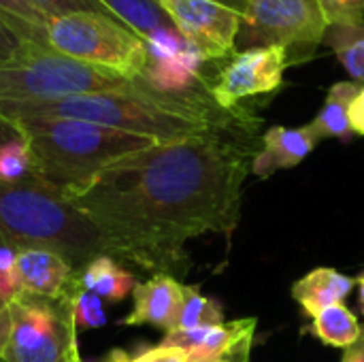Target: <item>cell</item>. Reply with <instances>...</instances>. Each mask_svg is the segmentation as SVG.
Instances as JSON below:
<instances>
[{"mask_svg": "<svg viewBox=\"0 0 364 362\" xmlns=\"http://www.w3.org/2000/svg\"><path fill=\"white\" fill-rule=\"evenodd\" d=\"M26 43H30V41H26V38L13 28V23H11L4 15H0V64L11 62V60L23 49Z\"/></svg>", "mask_w": 364, "mask_h": 362, "instance_id": "obj_29", "label": "cell"}, {"mask_svg": "<svg viewBox=\"0 0 364 362\" xmlns=\"http://www.w3.org/2000/svg\"><path fill=\"white\" fill-rule=\"evenodd\" d=\"M105 9L143 41L160 30H173V21L158 0H100Z\"/></svg>", "mask_w": 364, "mask_h": 362, "instance_id": "obj_19", "label": "cell"}, {"mask_svg": "<svg viewBox=\"0 0 364 362\" xmlns=\"http://www.w3.org/2000/svg\"><path fill=\"white\" fill-rule=\"evenodd\" d=\"M32 151L34 177L68 194L90 183L117 160L158 145L154 139L70 117L13 122Z\"/></svg>", "mask_w": 364, "mask_h": 362, "instance_id": "obj_4", "label": "cell"}, {"mask_svg": "<svg viewBox=\"0 0 364 362\" xmlns=\"http://www.w3.org/2000/svg\"><path fill=\"white\" fill-rule=\"evenodd\" d=\"M19 137H21L19 128H17L13 122L0 117V145H4V143H9V141H15V139H19Z\"/></svg>", "mask_w": 364, "mask_h": 362, "instance_id": "obj_33", "label": "cell"}, {"mask_svg": "<svg viewBox=\"0 0 364 362\" xmlns=\"http://www.w3.org/2000/svg\"><path fill=\"white\" fill-rule=\"evenodd\" d=\"M348 70V75L364 85V21L331 23L324 32V41Z\"/></svg>", "mask_w": 364, "mask_h": 362, "instance_id": "obj_20", "label": "cell"}, {"mask_svg": "<svg viewBox=\"0 0 364 362\" xmlns=\"http://www.w3.org/2000/svg\"><path fill=\"white\" fill-rule=\"evenodd\" d=\"M49 17L75 11H90V13H107L111 15L100 0H34Z\"/></svg>", "mask_w": 364, "mask_h": 362, "instance_id": "obj_28", "label": "cell"}, {"mask_svg": "<svg viewBox=\"0 0 364 362\" xmlns=\"http://www.w3.org/2000/svg\"><path fill=\"white\" fill-rule=\"evenodd\" d=\"M320 137L309 124L301 128L273 126L262 137V149L254 156L252 173L267 179L277 171L294 169L316 149Z\"/></svg>", "mask_w": 364, "mask_h": 362, "instance_id": "obj_14", "label": "cell"}, {"mask_svg": "<svg viewBox=\"0 0 364 362\" xmlns=\"http://www.w3.org/2000/svg\"><path fill=\"white\" fill-rule=\"evenodd\" d=\"M311 333L324 346L348 350L352 344L358 341L363 326H360L358 318L343 303H339V305H331L314 316Z\"/></svg>", "mask_w": 364, "mask_h": 362, "instance_id": "obj_21", "label": "cell"}, {"mask_svg": "<svg viewBox=\"0 0 364 362\" xmlns=\"http://www.w3.org/2000/svg\"><path fill=\"white\" fill-rule=\"evenodd\" d=\"M17 269L21 294L45 301L66 299L77 277V271L60 254L43 247L17 250Z\"/></svg>", "mask_w": 364, "mask_h": 362, "instance_id": "obj_13", "label": "cell"}, {"mask_svg": "<svg viewBox=\"0 0 364 362\" xmlns=\"http://www.w3.org/2000/svg\"><path fill=\"white\" fill-rule=\"evenodd\" d=\"M350 124H352L356 134L364 137V85L360 87L358 96L354 98V102L350 107Z\"/></svg>", "mask_w": 364, "mask_h": 362, "instance_id": "obj_30", "label": "cell"}, {"mask_svg": "<svg viewBox=\"0 0 364 362\" xmlns=\"http://www.w3.org/2000/svg\"><path fill=\"white\" fill-rule=\"evenodd\" d=\"M34 175L32 151L23 137L0 145V183H19Z\"/></svg>", "mask_w": 364, "mask_h": 362, "instance_id": "obj_24", "label": "cell"}, {"mask_svg": "<svg viewBox=\"0 0 364 362\" xmlns=\"http://www.w3.org/2000/svg\"><path fill=\"white\" fill-rule=\"evenodd\" d=\"M356 286H358V292H360V309H363V314H364V273L358 275Z\"/></svg>", "mask_w": 364, "mask_h": 362, "instance_id": "obj_34", "label": "cell"}, {"mask_svg": "<svg viewBox=\"0 0 364 362\" xmlns=\"http://www.w3.org/2000/svg\"><path fill=\"white\" fill-rule=\"evenodd\" d=\"M134 81L66 58L47 45L26 43L6 64H0V105L38 102L75 94L119 90Z\"/></svg>", "mask_w": 364, "mask_h": 362, "instance_id": "obj_6", "label": "cell"}, {"mask_svg": "<svg viewBox=\"0 0 364 362\" xmlns=\"http://www.w3.org/2000/svg\"><path fill=\"white\" fill-rule=\"evenodd\" d=\"M0 15H4L26 41L47 45L45 28L49 15L34 0H0Z\"/></svg>", "mask_w": 364, "mask_h": 362, "instance_id": "obj_22", "label": "cell"}, {"mask_svg": "<svg viewBox=\"0 0 364 362\" xmlns=\"http://www.w3.org/2000/svg\"><path fill=\"white\" fill-rule=\"evenodd\" d=\"M326 23L364 21V0H318Z\"/></svg>", "mask_w": 364, "mask_h": 362, "instance_id": "obj_27", "label": "cell"}, {"mask_svg": "<svg viewBox=\"0 0 364 362\" xmlns=\"http://www.w3.org/2000/svg\"><path fill=\"white\" fill-rule=\"evenodd\" d=\"M0 241L15 250H51L77 273L94 258L109 256V245L94 222L64 192L34 175L19 183H0Z\"/></svg>", "mask_w": 364, "mask_h": 362, "instance_id": "obj_3", "label": "cell"}, {"mask_svg": "<svg viewBox=\"0 0 364 362\" xmlns=\"http://www.w3.org/2000/svg\"><path fill=\"white\" fill-rule=\"evenodd\" d=\"M66 299L70 303L77 331H94V329H102L107 324V312H105L102 299L83 290L77 284V277H75V284H73L70 292L66 294Z\"/></svg>", "mask_w": 364, "mask_h": 362, "instance_id": "obj_25", "label": "cell"}, {"mask_svg": "<svg viewBox=\"0 0 364 362\" xmlns=\"http://www.w3.org/2000/svg\"><path fill=\"white\" fill-rule=\"evenodd\" d=\"M341 362H364V329L363 333H360V337H358V341L352 344V346L346 350L343 361Z\"/></svg>", "mask_w": 364, "mask_h": 362, "instance_id": "obj_32", "label": "cell"}, {"mask_svg": "<svg viewBox=\"0 0 364 362\" xmlns=\"http://www.w3.org/2000/svg\"><path fill=\"white\" fill-rule=\"evenodd\" d=\"M222 2H226V4H230V6H235V9H239L241 13H243V9H245L239 0H222Z\"/></svg>", "mask_w": 364, "mask_h": 362, "instance_id": "obj_35", "label": "cell"}, {"mask_svg": "<svg viewBox=\"0 0 364 362\" xmlns=\"http://www.w3.org/2000/svg\"><path fill=\"white\" fill-rule=\"evenodd\" d=\"M11 333L0 362H73L81 356L68 299L19 294L11 305Z\"/></svg>", "mask_w": 364, "mask_h": 362, "instance_id": "obj_7", "label": "cell"}, {"mask_svg": "<svg viewBox=\"0 0 364 362\" xmlns=\"http://www.w3.org/2000/svg\"><path fill=\"white\" fill-rule=\"evenodd\" d=\"M254 156L224 132L158 143L64 196L102 233L111 258L175 277L188 269V241L235 230Z\"/></svg>", "mask_w": 364, "mask_h": 362, "instance_id": "obj_1", "label": "cell"}, {"mask_svg": "<svg viewBox=\"0 0 364 362\" xmlns=\"http://www.w3.org/2000/svg\"><path fill=\"white\" fill-rule=\"evenodd\" d=\"M77 284L107 303H122L136 288V277L111 256H98L77 273Z\"/></svg>", "mask_w": 364, "mask_h": 362, "instance_id": "obj_17", "label": "cell"}, {"mask_svg": "<svg viewBox=\"0 0 364 362\" xmlns=\"http://www.w3.org/2000/svg\"><path fill=\"white\" fill-rule=\"evenodd\" d=\"M224 309L215 299H207L200 294L198 286H186L183 307L179 316V324L175 331H190L203 326H218L224 324Z\"/></svg>", "mask_w": 364, "mask_h": 362, "instance_id": "obj_23", "label": "cell"}, {"mask_svg": "<svg viewBox=\"0 0 364 362\" xmlns=\"http://www.w3.org/2000/svg\"><path fill=\"white\" fill-rule=\"evenodd\" d=\"M183 38L194 43L207 60H224L235 51L241 11L222 0H158Z\"/></svg>", "mask_w": 364, "mask_h": 362, "instance_id": "obj_10", "label": "cell"}, {"mask_svg": "<svg viewBox=\"0 0 364 362\" xmlns=\"http://www.w3.org/2000/svg\"><path fill=\"white\" fill-rule=\"evenodd\" d=\"M207 62L205 53L190 43L181 53L162 60H147V66L141 75V83L147 87L171 94V96H188L194 92V83L200 79V66Z\"/></svg>", "mask_w": 364, "mask_h": 362, "instance_id": "obj_15", "label": "cell"}, {"mask_svg": "<svg viewBox=\"0 0 364 362\" xmlns=\"http://www.w3.org/2000/svg\"><path fill=\"white\" fill-rule=\"evenodd\" d=\"M45 41L66 58L130 81H139L147 66L145 41L107 13L75 11L49 17Z\"/></svg>", "mask_w": 364, "mask_h": 362, "instance_id": "obj_5", "label": "cell"}, {"mask_svg": "<svg viewBox=\"0 0 364 362\" xmlns=\"http://www.w3.org/2000/svg\"><path fill=\"white\" fill-rule=\"evenodd\" d=\"M286 68L288 49L279 45L252 47L232 53L213 85H209V96L218 107L232 111L245 98L279 90Z\"/></svg>", "mask_w": 364, "mask_h": 362, "instance_id": "obj_9", "label": "cell"}, {"mask_svg": "<svg viewBox=\"0 0 364 362\" xmlns=\"http://www.w3.org/2000/svg\"><path fill=\"white\" fill-rule=\"evenodd\" d=\"M9 333H11V307L2 305L0 307V361L4 356V348L9 341Z\"/></svg>", "mask_w": 364, "mask_h": 362, "instance_id": "obj_31", "label": "cell"}, {"mask_svg": "<svg viewBox=\"0 0 364 362\" xmlns=\"http://www.w3.org/2000/svg\"><path fill=\"white\" fill-rule=\"evenodd\" d=\"M73 362H85V361H83V358L79 356V358H75V361H73Z\"/></svg>", "mask_w": 364, "mask_h": 362, "instance_id": "obj_37", "label": "cell"}, {"mask_svg": "<svg viewBox=\"0 0 364 362\" xmlns=\"http://www.w3.org/2000/svg\"><path fill=\"white\" fill-rule=\"evenodd\" d=\"M356 280L343 275L337 269L320 267L309 271L292 286V299L303 307L307 316H316L331 305L343 303L354 290Z\"/></svg>", "mask_w": 364, "mask_h": 362, "instance_id": "obj_16", "label": "cell"}, {"mask_svg": "<svg viewBox=\"0 0 364 362\" xmlns=\"http://www.w3.org/2000/svg\"><path fill=\"white\" fill-rule=\"evenodd\" d=\"M360 87L363 85L356 81H339L328 90L324 107L320 109L316 119L309 122V126L316 130L320 141L326 137H335L343 143L354 139L356 132L350 124V107L354 98L358 96Z\"/></svg>", "mask_w": 364, "mask_h": 362, "instance_id": "obj_18", "label": "cell"}, {"mask_svg": "<svg viewBox=\"0 0 364 362\" xmlns=\"http://www.w3.org/2000/svg\"><path fill=\"white\" fill-rule=\"evenodd\" d=\"M239 2H241V4H243V6H247V4H250V2H252V0H239ZM243 11H245V9H243Z\"/></svg>", "mask_w": 364, "mask_h": 362, "instance_id": "obj_36", "label": "cell"}, {"mask_svg": "<svg viewBox=\"0 0 364 362\" xmlns=\"http://www.w3.org/2000/svg\"><path fill=\"white\" fill-rule=\"evenodd\" d=\"M186 286L173 275H151L147 282L136 284L132 290L134 305L126 318L119 320L124 326H154L171 333L179 324L183 307Z\"/></svg>", "mask_w": 364, "mask_h": 362, "instance_id": "obj_12", "label": "cell"}, {"mask_svg": "<svg viewBox=\"0 0 364 362\" xmlns=\"http://www.w3.org/2000/svg\"><path fill=\"white\" fill-rule=\"evenodd\" d=\"M98 362H190L188 354L179 348L171 346H151V348H139V350H111L102 361Z\"/></svg>", "mask_w": 364, "mask_h": 362, "instance_id": "obj_26", "label": "cell"}, {"mask_svg": "<svg viewBox=\"0 0 364 362\" xmlns=\"http://www.w3.org/2000/svg\"><path fill=\"white\" fill-rule=\"evenodd\" d=\"M256 324V318H243L218 326L171 331L160 344L183 350L190 362H247Z\"/></svg>", "mask_w": 364, "mask_h": 362, "instance_id": "obj_11", "label": "cell"}, {"mask_svg": "<svg viewBox=\"0 0 364 362\" xmlns=\"http://www.w3.org/2000/svg\"><path fill=\"white\" fill-rule=\"evenodd\" d=\"M0 307H2V305H0Z\"/></svg>", "mask_w": 364, "mask_h": 362, "instance_id": "obj_38", "label": "cell"}, {"mask_svg": "<svg viewBox=\"0 0 364 362\" xmlns=\"http://www.w3.org/2000/svg\"><path fill=\"white\" fill-rule=\"evenodd\" d=\"M328 23L318 0H252L241 15L243 43L252 47L318 45Z\"/></svg>", "mask_w": 364, "mask_h": 362, "instance_id": "obj_8", "label": "cell"}, {"mask_svg": "<svg viewBox=\"0 0 364 362\" xmlns=\"http://www.w3.org/2000/svg\"><path fill=\"white\" fill-rule=\"evenodd\" d=\"M0 117H70L141 134L156 143H173L213 132H226L232 117L213 98L200 94L171 96L134 81L119 90L75 94L38 102H4Z\"/></svg>", "mask_w": 364, "mask_h": 362, "instance_id": "obj_2", "label": "cell"}]
</instances>
